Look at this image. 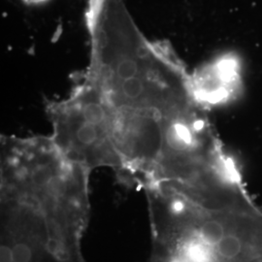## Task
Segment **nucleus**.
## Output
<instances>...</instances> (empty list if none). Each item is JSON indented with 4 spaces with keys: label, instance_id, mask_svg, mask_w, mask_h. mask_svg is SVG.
<instances>
[{
    "label": "nucleus",
    "instance_id": "f257e3e1",
    "mask_svg": "<svg viewBox=\"0 0 262 262\" xmlns=\"http://www.w3.org/2000/svg\"><path fill=\"white\" fill-rule=\"evenodd\" d=\"M83 79L103 105L122 178L150 183L162 159L210 121L192 74L167 43L147 37L123 0H88Z\"/></svg>",
    "mask_w": 262,
    "mask_h": 262
},
{
    "label": "nucleus",
    "instance_id": "f03ea898",
    "mask_svg": "<svg viewBox=\"0 0 262 262\" xmlns=\"http://www.w3.org/2000/svg\"><path fill=\"white\" fill-rule=\"evenodd\" d=\"M0 171V262H84L91 171L51 136H2Z\"/></svg>",
    "mask_w": 262,
    "mask_h": 262
},
{
    "label": "nucleus",
    "instance_id": "7ed1b4c3",
    "mask_svg": "<svg viewBox=\"0 0 262 262\" xmlns=\"http://www.w3.org/2000/svg\"><path fill=\"white\" fill-rule=\"evenodd\" d=\"M46 113L57 148L71 161L89 171L112 168L120 174L122 164L113 145L100 97L83 79L64 99L50 100Z\"/></svg>",
    "mask_w": 262,
    "mask_h": 262
},
{
    "label": "nucleus",
    "instance_id": "20e7f679",
    "mask_svg": "<svg viewBox=\"0 0 262 262\" xmlns=\"http://www.w3.org/2000/svg\"><path fill=\"white\" fill-rule=\"evenodd\" d=\"M21 1L28 5H40V4L47 3L50 0H21Z\"/></svg>",
    "mask_w": 262,
    "mask_h": 262
}]
</instances>
